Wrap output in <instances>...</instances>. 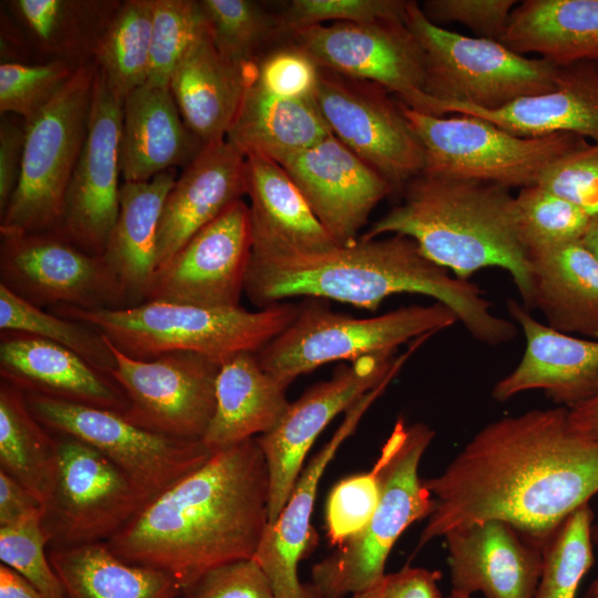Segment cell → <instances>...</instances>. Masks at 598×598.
Masks as SVG:
<instances>
[{
  "mask_svg": "<svg viewBox=\"0 0 598 598\" xmlns=\"http://www.w3.org/2000/svg\"><path fill=\"white\" fill-rule=\"evenodd\" d=\"M423 485L434 499L416 549L448 532L498 519L544 546L554 529L598 494V439L578 432L561 406L483 426Z\"/></svg>",
  "mask_w": 598,
  "mask_h": 598,
  "instance_id": "1",
  "label": "cell"
},
{
  "mask_svg": "<svg viewBox=\"0 0 598 598\" xmlns=\"http://www.w3.org/2000/svg\"><path fill=\"white\" fill-rule=\"evenodd\" d=\"M268 523L269 473L252 437L213 452L106 545L126 563L165 573L181 592L212 568L254 558Z\"/></svg>",
  "mask_w": 598,
  "mask_h": 598,
  "instance_id": "2",
  "label": "cell"
},
{
  "mask_svg": "<svg viewBox=\"0 0 598 598\" xmlns=\"http://www.w3.org/2000/svg\"><path fill=\"white\" fill-rule=\"evenodd\" d=\"M244 291L261 308L286 298L331 299L374 311L399 293L430 297L447 307L478 342L501 346L517 333L496 316L484 291L422 254L409 237L359 238L320 250H251Z\"/></svg>",
  "mask_w": 598,
  "mask_h": 598,
  "instance_id": "3",
  "label": "cell"
},
{
  "mask_svg": "<svg viewBox=\"0 0 598 598\" xmlns=\"http://www.w3.org/2000/svg\"><path fill=\"white\" fill-rule=\"evenodd\" d=\"M404 199L360 236L411 238L422 254L460 279L496 267L514 282L523 306L530 299L529 260L514 219L511 189L494 183L421 174Z\"/></svg>",
  "mask_w": 598,
  "mask_h": 598,
  "instance_id": "4",
  "label": "cell"
},
{
  "mask_svg": "<svg viewBox=\"0 0 598 598\" xmlns=\"http://www.w3.org/2000/svg\"><path fill=\"white\" fill-rule=\"evenodd\" d=\"M51 312L97 329L118 351L137 360L190 351L218 362L239 352H259L298 316L300 305L276 302L257 311L145 301L122 309L70 306Z\"/></svg>",
  "mask_w": 598,
  "mask_h": 598,
  "instance_id": "5",
  "label": "cell"
},
{
  "mask_svg": "<svg viewBox=\"0 0 598 598\" xmlns=\"http://www.w3.org/2000/svg\"><path fill=\"white\" fill-rule=\"evenodd\" d=\"M434 435L424 423L396 421L372 467L380 487L373 516L311 568L310 584L321 598L352 596L378 581L403 532L431 515L434 499L419 476V465Z\"/></svg>",
  "mask_w": 598,
  "mask_h": 598,
  "instance_id": "6",
  "label": "cell"
},
{
  "mask_svg": "<svg viewBox=\"0 0 598 598\" xmlns=\"http://www.w3.org/2000/svg\"><path fill=\"white\" fill-rule=\"evenodd\" d=\"M404 21L424 51V92L432 101L496 110L555 87L557 65L550 61L444 29L415 1L408 2Z\"/></svg>",
  "mask_w": 598,
  "mask_h": 598,
  "instance_id": "7",
  "label": "cell"
},
{
  "mask_svg": "<svg viewBox=\"0 0 598 598\" xmlns=\"http://www.w3.org/2000/svg\"><path fill=\"white\" fill-rule=\"evenodd\" d=\"M457 322L440 302L401 307L381 316L355 318L330 310L320 299L300 305L296 319L257 352L261 367L290 384L320 365L394 352L401 344Z\"/></svg>",
  "mask_w": 598,
  "mask_h": 598,
  "instance_id": "8",
  "label": "cell"
},
{
  "mask_svg": "<svg viewBox=\"0 0 598 598\" xmlns=\"http://www.w3.org/2000/svg\"><path fill=\"white\" fill-rule=\"evenodd\" d=\"M400 105L424 148L422 174L431 176L524 188L538 184L554 163L588 144L570 133L524 137L476 116H435Z\"/></svg>",
  "mask_w": 598,
  "mask_h": 598,
  "instance_id": "9",
  "label": "cell"
},
{
  "mask_svg": "<svg viewBox=\"0 0 598 598\" xmlns=\"http://www.w3.org/2000/svg\"><path fill=\"white\" fill-rule=\"evenodd\" d=\"M96 66L79 65L72 79L29 123L19 182L0 230L56 231L69 183L89 126Z\"/></svg>",
  "mask_w": 598,
  "mask_h": 598,
  "instance_id": "10",
  "label": "cell"
},
{
  "mask_svg": "<svg viewBox=\"0 0 598 598\" xmlns=\"http://www.w3.org/2000/svg\"><path fill=\"white\" fill-rule=\"evenodd\" d=\"M55 436L58 475L42 514L49 548L106 543L152 498L90 445L68 435Z\"/></svg>",
  "mask_w": 598,
  "mask_h": 598,
  "instance_id": "11",
  "label": "cell"
},
{
  "mask_svg": "<svg viewBox=\"0 0 598 598\" xmlns=\"http://www.w3.org/2000/svg\"><path fill=\"white\" fill-rule=\"evenodd\" d=\"M25 398L33 415L48 430L100 452L152 499L213 454L202 441L148 431L112 410L33 393H25Z\"/></svg>",
  "mask_w": 598,
  "mask_h": 598,
  "instance_id": "12",
  "label": "cell"
},
{
  "mask_svg": "<svg viewBox=\"0 0 598 598\" xmlns=\"http://www.w3.org/2000/svg\"><path fill=\"white\" fill-rule=\"evenodd\" d=\"M430 337L413 340L405 353L394 352L362 357L336 370L290 403L270 432L256 436L269 473V523L286 505L305 466L313 442L341 412L374 389L389 375L398 373L408 358Z\"/></svg>",
  "mask_w": 598,
  "mask_h": 598,
  "instance_id": "13",
  "label": "cell"
},
{
  "mask_svg": "<svg viewBox=\"0 0 598 598\" xmlns=\"http://www.w3.org/2000/svg\"><path fill=\"white\" fill-rule=\"evenodd\" d=\"M388 92L320 68L313 100L332 135L395 190L423 173L425 154L400 102Z\"/></svg>",
  "mask_w": 598,
  "mask_h": 598,
  "instance_id": "14",
  "label": "cell"
},
{
  "mask_svg": "<svg viewBox=\"0 0 598 598\" xmlns=\"http://www.w3.org/2000/svg\"><path fill=\"white\" fill-rule=\"evenodd\" d=\"M0 283L40 308H127L126 295L103 256L56 231L0 230Z\"/></svg>",
  "mask_w": 598,
  "mask_h": 598,
  "instance_id": "15",
  "label": "cell"
},
{
  "mask_svg": "<svg viewBox=\"0 0 598 598\" xmlns=\"http://www.w3.org/2000/svg\"><path fill=\"white\" fill-rule=\"evenodd\" d=\"M107 342L115 358L110 375L130 402L123 415L158 434L202 441L215 412L220 362L190 351L137 360Z\"/></svg>",
  "mask_w": 598,
  "mask_h": 598,
  "instance_id": "16",
  "label": "cell"
},
{
  "mask_svg": "<svg viewBox=\"0 0 598 598\" xmlns=\"http://www.w3.org/2000/svg\"><path fill=\"white\" fill-rule=\"evenodd\" d=\"M291 38L320 68L377 83L408 107L425 112V55L405 21L321 24Z\"/></svg>",
  "mask_w": 598,
  "mask_h": 598,
  "instance_id": "17",
  "label": "cell"
},
{
  "mask_svg": "<svg viewBox=\"0 0 598 598\" xmlns=\"http://www.w3.org/2000/svg\"><path fill=\"white\" fill-rule=\"evenodd\" d=\"M250 257L249 206L240 199L156 269L145 301L238 308Z\"/></svg>",
  "mask_w": 598,
  "mask_h": 598,
  "instance_id": "18",
  "label": "cell"
},
{
  "mask_svg": "<svg viewBox=\"0 0 598 598\" xmlns=\"http://www.w3.org/2000/svg\"><path fill=\"white\" fill-rule=\"evenodd\" d=\"M123 105L96 68L87 133L56 230L92 255H103L120 210Z\"/></svg>",
  "mask_w": 598,
  "mask_h": 598,
  "instance_id": "19",
  "label": "cell"
},
{
  "mask_svg": "<svg viewBox=\"0 0 598 598\" xmlns=\"http://www.w3.org/2000/svg\"><path fill=\"white\" fill-rule=\"evenodd\" d=\"M280 165L329 236L342 246L360 238L359 231L374 207L394 190L332 134Z\"/></svg>",
  "mask_w": 598,
  "mask_h": 598,
  "instance_id": "20",
  "label": "cell"
},
{
  "mask_svg": "<svg viewBox=\"0 0 598 598\" xmlns=\"http://www.w3.org/2000/svg\"><path fill=\"white\" fill-rule=\"evenodd\" d=\"M507 310L525 337L518 364L498 380L492 396L505 402L519 393L540 390L557 406L568 410L598 390V340L560 332L538 321L514 299Z\"/></svg>",
  "mask_w": 598,
  "mask_h": 598,
  "instance_id": "21",
  "label": "cell"
},
{
  "mask_svg": "<svg viewBox=\"0 0 598 598\" xmlns=\"http://www.w3.org/2000/svg\"><path fill=\"white\" fill-rule=\"evenodd\" d=\"M452 590L485 598H534L543 547L512 524L488 519L444 536Z\"/></svg>",
  "mask_w": 598,
  "mask_h": 598,
  "instance_id": "22",
  "label": "cell"
},
{
  "mask_svg": "<svg viewBox=\"0 0 598 598\" xmlns=\"http://www.w3.org/2000/svg\"><path fill=\"white\" fill-rule=\"evenodd\" d=\"M393 373L360 398L344 414L331 439L303 466L278 518L268 524L254 559L268 576L275 598H306L310 585L298 578L311 532V515L320 480L339 447L353 434L372 403L385 391Z\"/></svg>",
  "mask_w": 598,
  "mask_h": 598,
  "instance_id": "23",
  "label": "cell"
},
{
  "mask_svg": "<svg viewBox=\"0 0 598 598\" xmlns=\"http://www.w3.org/2000/svg\"><path fill=\"white\" fill-rule=\"evenodd\" d=\"M246 155L227 140L205 145L184 167L161 215L157 268L246 195Z\"/></svg>",
  "mask_w": 598,
  "mask_h": 598,
  "instance_id": "24",
  "label": "cell"
},
{
  "mask_svg": "<svg viewBox=\"0 0 598 598\" xmlns=\"http://www.w3.org/2000/svg\"><path fill=\"white\" fill-rule=\"evenodd\" d=\"M1 379L25 393L41 394L124 414L121 386L74 351L43 338L1 331Z\"/></svg>",
  "mask_w": 598,
  "mask_h": 598,
  "instance_id": "25",
  "label": "cell"
},
{
  "mask_svg": "<svg viewBox=\"0 0 598 598\" xmlns=\"http://www.w3.org/2000/svg\"><path fill=\"white\" fill-rule=\"evenodd\" d=\"M447 113L476 116L518 136L570 133L598 144V65L578 62L557 66L551 91L518 99L496 110L431 101L429 114Z\"/></svg>",
  "mask_w": 598,
  "mask_h": 598,
  "instance_id": "26",
  "label": "cell"
},
{
  "mask_svg": "<svg viewBox=\"0 0 598 598\" xmlns=\"http://www.w3.org/2000/svg\"><path fill=\"white\" fill-rule=\"evenodd\" d=\"M204 146L184 123L169 86L144 84L125 99L120 142L124 182H146L185 167Z\"/></svg>",
  "mask_w": 598,
  "mask_h": 598,
  "instance_id": "27",
  "label": "cell"
},
{
  "mask_svg": "<svg viewBox=\"0 0 598 598\" xmlns=\"http://www.w3.org/2000/svg\"><path fill=\"white\" fill-rule=\"evenodd\" d=\"M256 64L225 59L208 34L174 70L169 90L184 123L204 145L226 140Z\"/></svg>",
  "mask_w": 598,
  "mask_h": 598,
  "instance_id": "28",
  "label": "cell"
},
{
  "mask_svg": "<svg viewBox=\"0 0 598 598\" xmlns=\"http://www.w3.org/2000/svg\"><path fill=\"white\" fill-rule=\"evenodd\" d=\"M530 299L546 324L598 340V258L581 240L528 254Z\"/></svg>",
  "mask_w": 598,
  "mask_h": 598,
  "instance_id": "29",
  "label": "cell"
},
{
  "mask_svg": "<svg viewBox=\"0 0 598 598\" xmlns=\"http://www.w3.org/2000/svg\"><path fill=\"white\" fill-rule=\"evenodd\" d=\"M288 386L261 367L255 352H239L221 361L215 412L203 444L216 452L270 432L290 404Z\"/></svg>",
  "mask_w": 598,
  "mask_h": 598,
  "instance_id": "30",
  "label": "cell"
},
{
  "mask_svg": "<svg viewBox=\"0 0 598 598\" xmlns=\"http://www.w3.org/2000/svg\"><path fill=\"white\" fill-rule=\"evenodd\" d=\"M176 178L173 168L146 182L121 185L117 219L102 256L126 295L127 308L146 300L157 269L161 215Z\"/></svg>",
  "mask_w": 598,
  "mask_h": 598,
  "instance_id": "31",
  "label": "cell"
},
{
  "mask_svg": "<svg viewBox=\"0 0 598 598\" xmlns=\"http://www.w3.org/2000/svg\"><path fill=\"white\" fill-rule=\"evenodd\" d=\"M251 250H320L338 245L287 171L274 159L246 155Z\"/></svg>",
  "mask_w": 598,
  "mask_h": 598,
  "instance_id": "32",
  "label": "cell"
},
{
  "mask_svg": "<svg viewBox=\"0 0 598 598\" xmlns=\"http://www.w3.org/2000/svg\"><path fill=\"white\" fill-rule=\"evenodd\" d=\"M501 42L557 66L598 62V0L519 1Z\"/></svg>",
  "mask_w": 598,
  "mask_h": 598,
  "instance_id": "33",
  "label": "cell"
},
{
  "mask_svg": "<svg viewBox=\"0 0 598 598\" xmlns=\"http://www.w3.org/2000/svg\"><path fill=\"white\" fill-rule=\"evenodd\" d=\"M330 134L313 97L276 96L252 78L226 140L245 155L258 154L281 164Z\"/></svg>",
  "mask_w": 598,
  "mask_h": 598,
  "instance_id": "34",
  "label": "cell"
},
{
  "mask_svg": "<svg viewBox=\"0 0 598 598\" xmlns=\"http://www.w3.org/2000/svg\"><path fill=\"white\" fill-rule=\"evenodd\" d=\"M6 3L32 50L48 56V61L80 65L93 62L95 45L121 1L13 0Z\"/></svg>",
  "mask_w": 598,
  "mask_h": 598,
  "instance_id": "35",
  "label": "cell"
},
{
  "mask_svg": "<svg viewBox=\"0 0 598 598\" xmlns=\"http://www.w3.org/2000/svg\"><path fill=\"white\" fill-rule=\"evenodd\" d=\"M66 598H175L179 590L163 571L126 563L106 543L49 548Z\"/></svg>",
  "mask_w": 598,
  "mask_h": 598,
  "instance_id": "36",
  "label": "cell"
},
{
  "mask_svg": "<svg viewBox=\"0 0 598 598\" xmlns=\"http://www.w3.org/2000/svg\"><path fill=\"white\" fill-rule=\"evenodd\" d=\"M31 412L25 393L0 381V470L16 478L44 504L54 489L58 441Z\"/></svg>",
  "mask_w": 598,
  "mask_h": 598,
  "instance_id": "37",
  "label": "cell"
},
{
  "mask_svg": "<svg viewBox=\"0 0 598 598\" xmlns=\"http://www.w3.org/2000/svg\"><path fill=\"white\" fill-rule=\"evenodd\" d=\"M153 10L154 0L121 1L93 52L92 61L123 102L147 81Z\"/></svg>",
  "mask_w": 598,
  "mask_h": 598,
  "instance_id": "38",
  "label": "cell"
},
{
  "mask_svg": "<svg viewBox=\"0 0 598 598\" xmlns=\"http://www.w3.org/2000/svg\"><path fill=\"white\" fill-rule=\"evenodd\" d=\"M0 329L37 336L61 344L109 375L115 368L114 353L97 329L85 322L45 311L19 297L2 283H0Z\"/></svg>",
  "mask_w": 598,
  "mask_h": 598,
  "instance_id": "39",
  "label": "cell"
},
{
  "mask_svg": "<svg viewBox=\"0 0 598 598\" xmlns=\"http://www.w3.org/2000/svg\"><path fill=\"white\" fill-rule=\"evenodd\" d=\"M594 512L585 504L569 514L543 546V567L534 598H576L594 564Z\"/></svg>",
  "mask_w": 598,
  "mask_h": 598,
  "instance_id": "40",
  "label": "cell"
},
{
  "mask_svg": "<svg viewBox=\"0 0 598 598\" xmlns=\"http://www.w3.org/2000/svg\"><path fill=\"white\" fill-rule=\"evenodd\" d=\"M518 238L529 252L581 240L592 218L540 185L520 188L514 196Z\"/></svg>",
  "mask_w": 598,
  "mask_h": 598,
  "instance_id": "41",
  "label": "cell"
},
{
  "mask_svg": "<svg viewBox=\"0 0 598 598\" xmlns=\"http://www.w3.org/2000/svg\"><path fill=\"white\" fill-rule=\"evenodd\" d=\"M217 51L240 64L256 63L258 50L280 35L278 17L251 0H200Z\"/></svg>",
  "mask_w": 598,
  "mask_h": 598,
  "instance_id": "42",
  "label": "cell"
},
{
  "mask_svg": "<svg viewBox=\"0 0 598 598\" xmlns=\"http://www.w3.org/2000/svg\"><path fill=\"white\" fill-rule=\"evenodd\" d=\"M208 34L200 1L154 0L150 69L145 84L168 86L182 59Z\"/></svg>",
  "mask_w": 598,
  "mask_h": 598,
  "instance_id": "43",
  "label": "cell"
},
{
  "mask_svg": "<svg viewBox=\"0 0 598 598\" xmlns=\"http://www.w3.org/2000/svg\"><path fill=\"white\" fill-rule=\"evenodd\" d=\"M79 65L49 60L0 64V113L31 122L66 85Z\"/></svg>",
  "mask_w": 598,
  "mask_h": 598,
  "instance_id": "44",
  "label": "cell"
},
{
  "mask_svg": "<svg viewBox=\"0 0 598 598\" xmlns=\"http://www.w3.org/2000/svg\"><path fill=\"white\" fill-rule=\"evenodd\" d=\"M42 514L43 511L0 527V560L24 577L45 598H66L49 559V539L42 527Z\"/></svg>",
  "mask_w": 598,
  "mask_h": 598,
  "instance_id": "45",
  "label": "cell"
},
{
  "mask_svg": "<svg viewBox=\"0 0 598 598\" xmlns=\"http://www.w3.org/2000/svg\"><path fill=\"white\" fill-rule=\"evenodd\" d=\"M408 2L403 0H293L277 17L280 34L291 37L298 31L321 25L327 21L336 23L404 21Z\"/></svg>",
  "mask_w": 598,
  "mask_h": 598,
  "instance_id": "46",
  "label": "cell"
},
{
  "mask_svg": "<svg viewBox=\"0 0 598 598\" xmlns=\"http://www.w3.org/2000/svg\"><path fill=\"white\" fill-rule=\"evenodd\" d=\"M379 497L380 487L373 468L337 483L326 504L329 543L338 546L360 533L373 516Z\"/></svg>",
  "mask_w": 598,
  "mask_h": 598,
  "instance_id": "47",
  "label": "cell"
},
{
  "mask_svg": "<svg viewBox=\"0 0 598 598\" xmlns=\"http://www.w3.org/2000/svg\"><path fill=\"white\" fill-rule=\"evenodd\" d=\"M538 185L598 217V144L588 143L554 163Z\"/></svg>",
  "mask_w": 598,
  "mask_h": 598,
  "instance_id": "48",
  "label": "cell"
},
{
  "mask_svg": "<svg viewBox=\"0 0 598 598\" xmlns=\"http://www.w3.org/2000/svg\"><path fill=\"white\" fill-rule=\"evenodd\" d=\"M320 66L293 44L269 53L256 64L254 80L268 93L287 99L313 97Z\"/></svg>",
  "mask_w": 598,
  "mask_h": 598,
  "instance_id": "49",
  "label": "cell"
},
{
  "mask_svg": "<svg viewBox=\"0 0 598 598\" xmlns=\"http://www.w3.org/2000/svg\"><path fill=\"white\" fill-rule=\"evenodd\" d=\"M177 598H275V594L268 576L251 558L209 569Z\"/></svg>",
  "mask_w": 598,
  "mask_h": 598,
  "instance_id": "50",
  "label": "cell"
},
{
  "mask_svg": "<svg viewBox=\"0 0 598 598\" xmlns=\"http://www.w3.org/2000/svg\"><path fill=\"white\" fill-rule=\"evenodd\" d=\"M516 0H427L421 7L432 22H457L477 38L501 41Z\"/></svg>",
  "mask_w": 598,
  "mask_h": 598,
  "instance_id": "51",
  "label": "cell"
},
{
  "mask_svg": "<svg viewBox=\"0 0 598 598\" xmlns=\"http://www.w3.org/2000/svg\"><path fill=\"white\" fill-rule=\"evenodd\" d=\"M440 578L436 570L405 565L398 571L384 574L352 598H442Z\"/></svg>",
  "mask_w": 598,
  "mask_h": 598,
  "instance_id": "52",
  "label": "cell"
},
{
  "mask_svg": "<svg viewBox=\"0 0 598 598\" xmlns=\"http://www.w3.org/2000/svg\"><path fill=\"white\" fill-rule=\"evenodd\" d=\"M27 123L6 114L0 122V215L14 193L22 166Z\"/></svg>",
  "mask_w": 598,
  "mask_h": 598,
  "instance_id": "53",
  "label": "cell"
},
{
  "mask_svg": "<svg viewBox=\"0 0 598 598\" xmlns=\"http://www.w3.org/2000/svg\"><path fill=\"white\" fill-rule=\"evenodd\" d=\"M42 511V503L32 492L0 470V527Z\"/></svg>",
  "mask_w": 598,
  "mask_h": 598,
  "instance_id": "54",
  "label": "cell"
},
{
  "mask_svg": "<svg viewBox=\"0 0 598 598\" xmlns=\"http://www.w3.org/2000/svg\"><path fill=\"white\" fill-rule=\"evenodd\" d=\"M0 598H45L17 571L0 565Z\"/></svg>",
  "mask_w": 598,
  "mask_h": 598,
  "instance_id": "55",
  "label": "cell"
},
{
  "mask_svg": "<svg viewBox=\"0 0 598 598\" xmlns=\"http://www.w3.org/2000/svg\"><path fill=\"white\" fill-rule=\"evenodd\" d=\"M569 419L578 432L598 439V390L587 401L570 409Z\"/></svg>",
  "mask_w": 598,
  "mask_h": 598,
  "instance_id": "56",
  "label": "cell"
},
{
  "mask_svg": "<svg viewBox=\"0 0 598 598\" xmlns=\"http://www.w3.org/2000/svg\"><path fill=\"white\" fill-rule=\"evenodd\" d=\"M581 241L598 258V217L591 220Z\"/></svg>",
  "mask_w": 598,
  "mask_h": 598,
  "instance_id": "57",
  "label": "cell"
},
{
  "mask_svg": "<svg viewBox=\"0 0 598 598\" xmlns=\"http://www.w3.org/2000/svg\"><path fill=\"white\" fill-rule=\"evenodd\" d=\"M591 537L594 546L598 549V523H594ZM584 598H598V576L588 588Z\"/></svg>",
  "mask_w": 598,
  "mask_h": 598,
  "instance_id": "58",
  "label": "cell"
},
{
  "mask_svg": "<svg viewBox=\"0 0 598 598\" xmlns=\"http://www.w3.org/2000/svg\"><path fill=\"white\" fill-rule=\"evenodd\" d=\"M306 598H321L310 584V590Z\"/></svg>",
  "mask_w": 598,
  "mask_h": 598,
  "instance_id": "59",
  "label": "cell"
},
{
  "mask_svg": "<svg viewBox=\"0 0 598 598\" xmlns=\"http://www.w3.org/2000/svg\"><path fill=\"white\" fill-rule=\"evenodd\" d=\"M446 598H471V597L451 590V594Z\"/></svg>",
  "mask_w": 598,
  "mask_h": 598,
  "instance_id": "60",
  "label": "cell"
},
{
  "mask_svg": "<svg viewBox=\"0 0 598 598\" xmlns=\"http://www.w3.org/2000/svg\"><path fill=\"white\" fill-rule=\"evenodd\" d=\"M597 65H598V62H597Z\"/></svg>",
  "mask_w": 598,
  "mask_h": 598,
  "instance_id": "61",
  "label": "cell"
},
{
  "mask_svg": "<svg viewBox=\"0 0 598 598\" xmlns=\"http://www.w3.org/2000/svg\"><path fill=\"white\" fill-rule=\"evenodd\" d=\"M175 598H177V597H175Z\"/></svg>",
  "mask_w": 598,
  "mask_h": 598,
  "instance_id": "62",
  "label": "cell"
}]
</instances>
